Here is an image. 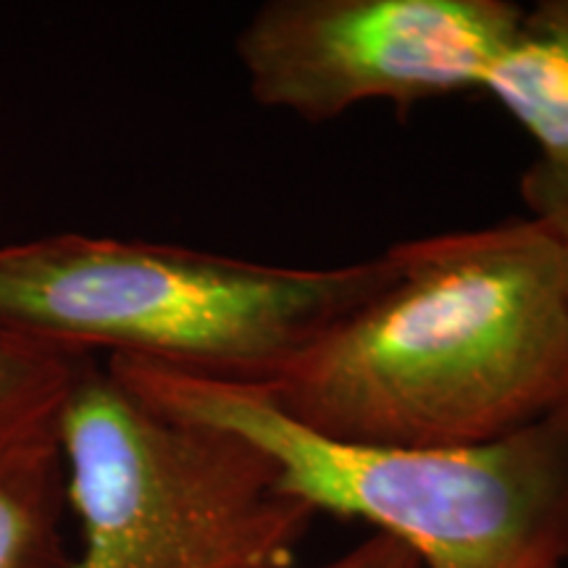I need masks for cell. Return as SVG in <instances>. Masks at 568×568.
Instances as JSON below:
<instances>
[{
	"label": "cell",
	"instance_id": "2",
	"mask_svg": "<svg viewBox=\"0 0 568 568\" xmlns=\"http://www.w3.org/2000/svg\"><path fill=\"white\" fill-rule=\"evenodd\" d=\"M395 272L393 247L355 264L276 266L63 232L0 245V332L266 387Z\"/></svg>",
	"mask_w": 568,
	"mask_h": 568
},
{
	"label": "cell",
	"instance_id": "8",
	"mask_svg": "<svg viewBox=\"0 0 568 568\" xmlns=\"http://www.w3.org/2000/svg\"><path fill=\"white\" fill-rule=\"evenodd\" d=\"M59 445L0 468V568H69Z\"/></svg>",
	"mask_w": 568,
	"mask_h": 568
},
{
	"label": "cell",
	"instance_id": "10",
	"mask_svg": "<svg viewBox=\"0 0 568 568\" xmlns=\"http://www.w3.org/2000/svg\"><path fill=\"white\" fill-rule=\"evenodd\" d=\"M322 568H422V564L395 537L374 531L364 542H358Z\"/></svg>",
	"mask_w": 568,
	"mask_h": 568
},
{
	"label": "cell",
	"instance_id": "5",
	"mask_svg": "<svg viewBox=\"0 0 568 568\" xmlns=\"http://www.w3.org/2000/svg\"><path fill=\"white\" fill-rule=\"evenodd\" d=\"M514 0H268L234 40L258 105L326 124L366 103L481 90L514 32Z\"/></svg>",
	"mask_w": 568,
	"mask_h": 568
},
{
	"label": "cell",
	"instance_id": "3",
	"mask_svg": "<svg viewBox=\"0 0 568 568\" xmlns=\"http://www.w3.org/2000/svg\"><path fill=\"white\" fill-rule=\"evenodd\" d=\"M105 368L161 414L247 439L316 516L372 524L422 568L568 564V403L489 443L374 447L303 429L255 385L132 358Z\"/></svg>",
	"mask_w": 568,
	"mask_h": 568
},
{
	"label": "cell",
	"instance_id": "7",
	"mask_svg": "<svg viewBox=\"0 0 568 568\" xmlns=\"http://www.w3.org/2000/svg\"><path fill=\"white\" fill-rule=\"evenodd\" d=\"M82 358L0 332V468L59 445V418Z\"/></svg>",
	"mask_w": 568,
	"mask_h": 568
},
{
	"label": "cell",
	"instance_id": "4",
	"mask_svg": "<svg viewBox=\"0 0 568 568\" xmlns=\"http://www.w3.org/2000/svg\"><path fill=\"white\" fill-rule=\"evenodd\" d=\"M69 568H290L316 510L247 439L161 414L84 355L59 418Z\"/></svg>",
	"mask_w": 568,
	"mask_h": 568
},
{
	"label": "cell",
	"instance_id": "9",
	"mask_svg": "<svg viewBox=\"0 0 568 568\" xmlns=\"http://www.w3.org/2000/svg\"><path fill=\"white\" fill-rule=\"evenodd\" d=\"M518 190L527 205V216L542 224L556 240L568 280V161L535 159L518 180Z\"/></svg>",
	"mask_w": 568,
	"mask_h": 568
},
{
	"label": "cell",
	"instance_id": "1",
	"mask_svg": "<svg viewBox=\"0 0 568 568\" xmlns=\"http://www.w3.org/2000/svg\"><path fill=\"white\" fill-rule=\"evenodd\" d=\"M397 272L272 385L318 437L464 447L568 403V280L531 216L393 245Z\"/></svg>",
	"mask_w": 568,
	"mask_h": 568
},
{
	"label": "cell",
	"instance_id": "6",
	"mask_svg": "<svg viewBox=\"0 0 568 568\" xmlns=\"http://www.w3.org/2000/svg\"><path fill=\"white\" fill-rule=\"evenodd\" d=\"M481 92L529 134L539 161H568V0L521 9Z\"/></svg>",
	"mask_w": 568,
	"mask_h": 568
}]
</instances>
